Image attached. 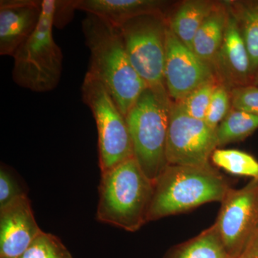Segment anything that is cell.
<instances>
[{
	"mask_svg": "<svg viewBox=\"0 0 258 258\" xmlns=\"http://www.w3.org/2000/svg\"><path fill=\"white\" fill-rule=\"evenodd\" d=\"M90 58L86 74L101 81L126 117L148 88L129 60L120 29L92 14L82 20Z\"/></svg>",
	"mask_w": 258,
	"mask_h": 258,
	"instance_id": "obj_1",
	"label": "cell"
},
{
	"mask_svg": "<svg viewBox=\"0 0 258 258\" xmlns=\"http://www.w3.org/2000/svg\"><path fill=\"white\" fill-rule=\"evenodd\" d=\"M230 188L211 164L168 165L154 181L149 222L185 213L205 204L221 203Z\"/></svg>",
	"mask_w": 258,
	"mask_h": 258,
	"instance_id": "obj_2",
	"label": "cell"
},
{
	"mask_svg": "<svg viewBox=\"0 0 258 258\" xmlns=\"http://www.w3.org/2000/svg\"><path fill=\"white\" fill-rule=\"evenodd\" d=\"M98 191V221L130 232L149 222L154 181L134 158L101 173Z\"/></svg>",
	"mask_w": 258,
	"mask_h": 258,
	"instance_id": "obj_3",
	"label": "cell"
},
{
	"mask_svg": "<svg viewBox=\"0 0 258 258\" xmlns=\"http://www.w3.org/2000/svg\"><path fill=\"white\" fill-rule=\"evenodd\" d=\"M166 88H146L127 114L134 159L154 181L168 164L166 140L171 105Z\"/></svg>",
	"mask_w": 258,
	"mask_h": 258,
	"instance_id": "obj_4",
	"label": "cell"
},
{
	"mask_svg": "<svg viewBox=\"0 0 258 258\" xmlns=\"http://www.w3.org/2000/svg\"><path fill=\"white\" fill-rule=\"evenodd\" d=\"M56 0H43L37 28L13 55V79L20 87L36 93L55 89L62 71V53L55 42Z\"/></svg>",
	"mask_w": 258,
	"mask_h": 258,
	"instance_id": "obj_5",
	"label": "cell"
},
{
	"mask_svg": "<svg viewBox=\"0 0 258 258\" xmlns=\"http://www.w3.org/2000/svg\"><path fill=\"white\" fill-rule=\"evenodd\" d=\"M81 92L83 102L90 108L96 121L101 173L134 158L126 118L104 85L86 74Z\"/></svg>",
	"mask_w": 258,
	"mask_h": 258,
	"instance_id": "obj_6",
	"label": "cell"
},
{
	"mask_svg": "<svg viewBox=\"0 0 258 258\" xmlns=\"http://www.w3.org/2000/svg\"><path fill=\"white\" fill-rule=\"evenodd\" d=\"M166 15H142L119 28L131 63L152 89L166 88Z\"/></svg>",
	"mask_w": 258,
	"mask_h": 258,
	"instance_id": "obj_7",
	"label": "cell"
},
{
	"mask_svg": "<svg viewBox=\"0 0 258 258\" xmlns=\"http://www.w3.org/2000/svg\"><path fill=\"white\" fill-rule=\"evenodd\" d=\"M213 227L230 258H239L258 232V179L229 189Z\"/></svg>",
	"mask_w": 258,
	"mask_h": 258,
	"instance_id": "obj_8",
	"label": "cell"
},
{
	"mask_svg": "<svg viewBox=\"0 0 258 258\" xmlns=\"http://www.w3.org/2000/svg\"><path fill=\"white\" fill-rule=\"evenodd\" d=\"M217 148L216 129L209 126L205 120L186 114L175 102H171L166 140L168 164L208 165Z\"/></svg>",
	"mask_w": 258,
	"mask_h": 258,
	"instance_id": "obj_9",
	"label": "cell"
},
{
	"mask_svg": "<svg viewBox=\"0 0 258 258\" xmlns=\"http://www.w3.org/2000/svg\"><path fill=\"white\" fill-rule=\"evenodd\" d=\"M164 82L169 98L174 102L181 101L207 83L217 82L212 66L185 45L168 26Z\"/></svg>",
	"mask_w": 258,
	"mask_h": 258,
	"instance_id": "obj_10",
	"label": "cell"
},
{
	"mask_svg": "<svg viewBox=\"0 0 258 258\" xmlns=\"http://www.w3.org/2000/svg\"><path fill=\"white\" fill-rule=\"evenodd\" d=\"M42 232L28 196L0 210V258H18Z\"/></svg>",
	"mask_w": 258,
	"mask_h": 258,
	"instance_id": "obj_11",
	"label": "cell"
},
{
	"mask_svg": "<svg viewBox=\"0 0 258 258\" xmlns=\"http://www.w3.org/2000/svg\"><path fill=\"white\" fill-rule=\"evenodd\" d=\"M212 67L217 82L230 91L252 84L248 52L235 19L230 13L223 41Z\"/></svg>",
	"mask_w": 258,
	"mask_h": 258,
	"instance_id": "obj_12",
	"label": "cell"
},
{
	"mask_svg": "<svg viewBox=\"0 0 258 258\" xmlns=\"http://www.w3.org/2000/svg\"><path fill=\"white\" fill-rule=\"evenodd\" d=\"M42 1H0V55L13 56L40 22Z\"/></svg>",
	"mask_w": 258,
	"mask_h": 258,
	"instance_id": "obj_13",
	"label": "cell"
},
{
	"mask_svg": "<svg viewBox=\"0 0 258 258\" xmlns=\"http://www.w3.org/2000/svg\"><path fill=\"white\" fill-rule=\"evenodd\" d=\"M71 3L75 10L96 15L118 28L142 15L167 14L171 5L164 0H73Z\"/></svg>",
	"mask_w": 258,
	"mask_h": 258,
	"instance_id": "obj_14",
	"label": "cell"
},
{
	"mask_svg": "<svg viewBox=\"0 0 258 258\" xmlns=\"http://www.w3.org/2000/svg\"><path fill=\"white\" fill-rule=\"evenodd\" d=\"M218 1L185 0L166 15L168 28L191 49L194 37L202 24L215 9Z\"/></svg>",
	"mask_w": 258,
	"mask_h": 258,
	"instance_id": "obj_15",
	"label": "cell"
},
{
	"mask_svg": "<svg viewBox=\"0 0 258 258\" xmlns=\"http://www.w3.org/2000/svg\"><path fill=\"white\" fill-rule=\"evenodd\" d=\"M228 18L225 2L218 1L194 37L191 50L211 66L223 41Z\"/></svg>",
	"mask_w": 258,
	"mask_h": 258,
	"instance_id": "obj_16",
	"label": "cell"
},
{
	"mask_svg": "<svg viewBox=\"0 0 258 258\" xmlns=\"http://www.w3.org/2000/svg\"><path fill=\"white\" fill-rule=\"evenodd\" d=\"M248 52L252 80L258 70V0H226Z\"/></svg>",
	"mask_w": 258,
	"mask_h": 258,
	"instance_id": "obj_17",
	"label": "cell"
},
{
	"mask_svg": "<svg viewBox=\"0 0 258 258\" xmlns=\"http://www.w3.org/2000/svg\"><path fill=\"white\" fill-rule=\"evenodd\" d=\"M163 258H230L213 225L171 247Z\"/></svg>",
	"mask_w": 258,
	"mask_h": 258,
	"instance_id": "obj_18",
	"label": "cell"
},
{
	"mask_svg": "<svg viewBox=\"0 0 258 258\" xmlns=\"http://www.w3.org/2000/svg\"><path fill=\"white\" fill-rule=\"evenodd\" d=\"M258 129V116L231 108L216 128L218 148L248 138Z\"/></svg>",
	"mask_w": 258,
	"mask_h": 258,
	"instance_id": "obj_19",
	"label": "cell"
},
{
	"mask_svg": "<svg viewBox=\"0 0 258 258\" xmlns=\"http://www.w3.org/2000/svg\"><path fill=\"white\" fill-rule=\"evenodd\" d=\"M211 161L214 165L236 176L258 179V161L248 153L237 149H215Z\"/></svg>",
	"mask_w": 258,
	"mask_h": 258,
	"instance_id": "obj_20",
	"label": "cell"
},
{
	"mask_svg": "<svg viewBox=\"0 0 258 258\" xmlns=\"http://www.w3.org/2000/svg\"><path fill=\"white\" fill-rule=\"evenodd\" d=\"M18 258H74L62 241L42 232Z\"/></svg>",
	"mask_w": 258,
	"mask_h": 258,
	"instance_id": "obj_21",
	"label": "cell"
},
{
	"mask_svg": "<svg viewBox=\"0 0 258 258\" xmlns=\"http://www.w3.org/2000/svg\"><path fill=\"white\" fill-rule=\"evenodd\" d=\"M218 84L217 82L207 83L175 103L186 114L196 119L205 120L212 94Z\"/></svg>",
	"mask_w": 258,
	"mask_h": 258,
	"instance_id": "obj_22",
	"label": "cell"
},
{
	"mask_svg": "<svg viewBox=\"0 0 258 258\" xmlns=\"http://www.w3.org/2000/svg\"><path fill=\"white\" fill-rule=\"evenodd\" d=\"M232 108L230 91L219 83L212 94L205 121L212 128L216 129Z\"/></svg>",
	"mask_w": 258,
	"mask_h": 258,
	"instance_id": "obj_23",
	"label": "cell"
},
{
	"mask_svg": "<svg viewBox=\"0 0 258 258\" xmlns=\"http://www.w3.org/2000/svg\"><path fill=\"white\" fill-rule=\"evenodd\" d=\"M28 196L9 167L2 164L0 169V210L23 197Z\"/></svg>",
	"mask_w": 258,
	"mask_h": 258,
	"instance_id": "obj_24",
	"label": "cell"
},
{
	"mask_svg": "<svg viewBox=\"0 0 258 258\" xmlns=\"http://www.w3.org/2000/svg\"><path fill=\"white\" fill-rule=\"evenodd\" d=\"M232 108L258 116V86L250 84L230 90Z\"/></svg>",
	"mask_w": 258,
	"mask_h": 258,
	"instance_id": "obj_25",
	"label": "cell"
},
{
	"mask_svg": "<svg viewBox=\"0 0 258 258\" xmlns=\"http://www.w3.org/2000/svg\"><path fill=\"white\" fill-rule=\"evenodd\" d=\"M239 258H258V232L247 244Z\"/></svg>",
	"mask_w": 258,
	"mask_h": 258,
	"instance_id": "obj_26",
	"label": "cell"
},
{
	"mask_svg": "<svg viewBox=\"0 0 258 258\" xmlns=\"http://www.w3.org/2000/svg\"><path fill=\"white\" fill-rule=\"evenodd\" d=\"M252 84L254 85V86H258V70L255 75H254Z\"/></svg>",
	"mask_w": 258,
	"mask_h": 258,
	"instance_id": "obj_27",
	"label": "cell"
}]
</instances>
